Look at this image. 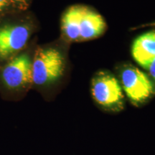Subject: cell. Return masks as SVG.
I'll use <instances>...</instances> for the list:
<instances>
[{
  "instance_id": "8992f818",
  "label": "cell",
  "mask_w": 155,
  "mask_h": 155,
  "mask_svg": "<svg viewBox=\"0 0 155 155\" xmlns=\"http://www.w3.org/2000/svg\"><path fill=\"white\" fill-rule=\"evenodd\" d=\"M131 53L135 61L148 69L155 59V31H150L139 36L133 42Z\"/></svg>"
},
{
  "instance_id": "9c48e42d",
  "label": "cell",
  "mask_w": 155,
  "mask_h": 155,
  "mask_svg": "<svg viewBox=\"0 0 155 155\" xmlns=\"http://www.w3.org/2000/svg\"><path fill=\"white\" fill-rule=\"evenodd\" d=\"M9 3L13 4L15 7L22 10H25L29 7L30 0H9Z\"/></svg>"
},
{
  "instance_id": "ba28073f",
  "label": "cell",
  "mask_w": 155,
  "mask_h": 155,
  "mask_svg": "<svg viewBox=\"0 0 155 155\" xmlns=\"http://www.w3.org/2000/svg\"><path fill=\"white\" fill-rule=\"evenodd\" d=\"M83 6H73L68 9L62 18V30L70 41L80 40Z\"/></svg>"
},
{
  "instance_id": "3957f363",
  "label": "cell",
  "mask_w": 155,
  "mask_h": 155,
  "mask_svg": "<svg viewBox=\"0 0 155 155\" xmlns=\"http://www.w3.org/2000/svg\"><path fill=\"white\" fill-rule=\"evenodd\" d=\"M4 86L10 91H19L32 82V61L27 54L13 58L2 72Z\"/></svg>"
},
{
  "instance_id": "30bf717a",
  "label": "cell",
  "mask_w": 155,
  "mask_h": 155,
  "mask_svg": "<svg viewBox=\"0 0 155 155\" xmlns=\"http://www.w3.org/2000/svg\"><path fill=\"white\" fill-rule=\"evenodd\" d=\"M148 70L150 71L151 75L153 77V78L155 79V59L150 64V65L148 68Z\"/></svg>"
},
{
  "instance_id": "8fae6325",
  "label": "cell",
  "mask_w": 155,
  "mask_h": 155,
  "mask_svg": "<svg viewBox=\"0 0 155 155\" xmlns=\"http://www.w3.org/2000/svg\"><path fill=\"white\" fill-rule=\"evenodd\" d=\"M9 0H0V13L5 10L6 7L9 5Z\"/></svg>"
},
{
  "instance_id": "5b68a950",
  "label": "cell",
  "mask_w": 155,
  "mask_h": 155,
  "mask_svg": "<svg viewBox=\"0 0 155 155\" xmlns=\"http://www.w3.org/2000/svg\"><path fill=\"white\" fill-rule=\"evenodd\" d=\"M122 86L128 98L134 104L148 99L154 92V87L147 75L134 67H127L121 73Z\"/></svg>"
},
{
  "instance_id": "6da1fadb",
  "label": "cell",
  "mask_w": 155,
  "mask_h": 155,
  "mask_svg": "<svg viewBox=\"0 0 155 155\" xmlns=\"http://www.w3.org/2000/svg\"><path fill=\"white\" fill-rule=\"evenodd\" d=\"M65 59L55 48H40L32 61V82L45 86L55 82L63 74Z\"/></svg>"
},
{
  "instance_id": "7a4b0ae2",
  "label": "cell",
  "mask_w": 155,
  "mask_h": 155,
  "mask_svg": "<svg viewBox=\"0 0 155 155\" xmlns=\"http://www.w3.org/2000/svg\"><path fill=\"white\" fill-rule=\"evenodd\" d=\"M91 92L94 100L104 108L111 111L123 108L121 87L113 75L106 72L98 73L92 81Z\"/></svg>"
},
{
  "instance_id": "277c9868",
  "label": "cell",
  "mask_w": 155,
  "mask_h": 155,
  "mask_svg": "<svg viewBox=\"0 0 155 155\" xmlns=\"http://www.w3.org/2000/svg\"><path fill=\"white\" fill-rule=\"evenodd\" d=\"M30 36L26 25L5 24L0 26V60L15 58L27 45Z\"/></svg>"
},
{
  "instance_id": "52a82bcc",
  "label": "cell",
  "mask_w": 155,
  "mask_h": 155,
  "mask_svg": "<svg viewBox=\"0 0 155 155\" xmlns=\"http://www.w3.org/2000/svg\"><path fill=\"white\" fill-rule=\"evenodd\" d=\"M106 23L101 15L83 7L81 22L80 40H88L96 38L104 33Z\"/></svg>"
}]
</instances>
